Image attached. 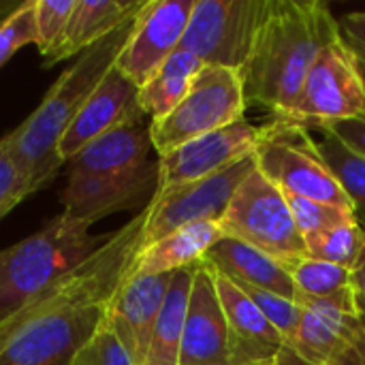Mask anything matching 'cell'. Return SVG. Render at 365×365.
<instances>
[{
  "mask_svg": "<svg viewBox=\"0 0 365 365\" xmlns=\"http://www.w3.org/2000/svg\"><path fill=\"white\" fill-rule=\"evenodd\" d=\"M145 210L113 233L77 269L0 325V365H73L107 319L139 252Z\"/></svg>",
  "mask_w": 365,
  "mask_h": 365,
  "instance_id": "cell-1",
  "label": "cell"
},
{
  "mask_svg": "<svg viewBox=\"0 0 365 365\" xmlns=\"http://www.w3.org/2000/svg\"><path fill=\"white\" fill-rule=\"evenodd\" d=\"M340 36V24L321 0H274L252 53L240 71L248 107L282 120L293 109L321 49Z\"/></svg>",
  "mask_w": 365,
  "mask_h": 365,
  "instance_id": "cell-2",
  "label": "cell"
},
{
  "mask_svg": "<svg viewBox=\"0 0 365 365\" xmlns=\"http://www.w3.org/2000/svg\"><path fill=\"white\" fill-rule=\"evenodd\" d=\"M150 124L133 122L90 141L66 160L64 214L94 225L115 212L148 205L158 188Z\"/></svg>",
  "mask_w": 365,
  "mask_h": 365,
  "instance_id": "cell-3",
  "label": "cell"
},
{
  "mask_svg": "<svg viewBox=\"0 0 365 365\" xmlns=\"http://www.w3.org/2000/svg\"><path fill=\"white\" fill-rule=\"evenodd\" d=\"M137 15L86 49L77 62L56 79L41 105L6 135L11 154L26 178L30 195L45 188L64 167L58 156V143L83 109L94 88L115 64L135 28Z\"/></svg>",
  "mask_w": 365,
  "mask_h": 365,
  "instance_id": "cell-4",
  "label": "cell"
},
{
  "mask_svg": "<svg viewBox=\"0 0 365 365\" xmlns=\"http://www.w3.org/2000/svg\"><path fill=\"white\" fill-rule=\"evenodd\" d=\"M68 214L47 220L30 237L0 250V325L11 321L101 248L107 235Z\"/></svg>",
  "mask_w": 365,
  "mask_h": 365,
  "instance_id": "cell-5",
  "label": "cell"
},
{
  "mask_svg": "<svg viewBox=\"0 0 365 365\" xmlns=\"http://www.w3.org/2000/svg\"><path fill=\"white\" fill-rule=\"evenodd\" d=\"M274 0H197L180 43L205 66L242 71Z\"/></svg>",
  "mask_w": 365,
  "mask_h": 365,
  "instance_id": "cell-6",
  "label": "cell"
},
{
  "mask_svg": "<svg viewBox=\"0 0 365 365\" xmlns=\"http://www.w3.org/2000/svg\"><path fill=\"white\" fill-rule=\"evenodd\" d=\"M218 225L222 235L250 244L278 261L306 255V242L284 192L257 167L237 186Z\"/></svg>",
  "mask_w": 365,
  "mask_h": 365,
  "instance_id": "cell-7",
  "label": "cell"
},
{
  "mask_svg": "<svg viewBox=\"0 0 365 365\" xmlns=\"http://www.w3.org/2000/svg\"><path fill=\"white\" fill-rule=\"evenodd\" d=\"M248 105L240 71L203 66L186 98L163 120L150 122V137L158 156L244 118Z\"/></svg>",
  "mask_w": 365,
  "mask_h": 365,
  "instance_id": "cell-8",
  "label": "cell"
},
{
  "mask_svg": "<svg viewBox=\"0 0 365 365\" xmlns=\"http://www.w3.org/2000/svg\"><path fill=\"white\" fill-rule=\"evenodd\" d=\"M257 169L282 192L351 207L340 184L323 163L314 137L299 124L272 120L255 150Z\"/></svg>",
  "mask_w": 365,
  "mask_h": 365,
  "instance_id": "cell-9",
  "label": "cell"
},
{
  "mask_svg": "<svg viewBox=\"0 0 365 365\" xmlns=\"http://www.w3.org/2000/svg\"><path fill=\"white\" fill-rule=\"evenodd\" d=\"M304 319L297 338L284 346L278 365H365V323L355 295L297 299Z\"/></svg>",
  "mask_w": 365,
  "mask_h": 365,
  "instance_id": "cell-10",
  "label": "cell"
},
{
  "mask_svg": "<svg viewBox=\"0 0 365 365\" xmlns=\"http://www.w3.org/2000/svg\"><path fill=\"white\" fill-rule=\"evenodd\" d=\"M364 109L365 90L357 60L340 34L321 49L293 109L280 122L314 130L338 120L361 118Z\"/></svg>",
  "mask_w": 365,
  "mask_h": 365,
  "instance_id": "cell-11",
  "label": "cell"
},
{
  "mask_svg": "<svg viewBox=\"0 0 365 365\" xmlns=\"http://www.w3.org/2000/svg\"><path fill=\"white\" fill-rule=\"evenodd\" d=\"M255 167L257 163L252 154L246 160L216 175L178 186L167 192H156L154 199L143 207L145 225L141 235V252L182 227L195 222H212V220L218 222L233 192Z\"/></svg>",
  "mask_w": 365,
  "mask_h": 365,
  "instance_id": "cell-12",
  "label": "cell"
},
{
  "mask_svg": "<svg viewBox=\"0 0 365 365\" xmlns=\"http://www.w3.org/2000/svg\"><path fill=\"white\" fill-rule=\"evenodd\" d=\"M265 126H255L246 118L197 137L163 156H158V188L167 192L216 175L255 154Z\"/></svg>",
  "mask_w": 365,
  "mask_h": 365,
  "instance_id": "cell-13",
  "label": "cell"
},
{
  "mask_svg": "<svg viewBox=\"0 0 365 365\" xmlns=\"http://www.w3.org/2000/svg\"><path fill=\"white\" fill-rule=\"evenodd\" d=\"M195 2L197 0H148L115 60V68L137 88H143L180 49Z\"/></svg>",
  "mask_w": 365,
  "mask_h": 365,
  "instance_id": "cell-14",
  "label": "cell"
},
{
  "mask_svg": "<svg viewBox=\"0 0 365 365\" xmlns=\"http://www.w3.org/2000/svg\"><path fill=\"white\" fill-rule=\"evenodd\" d=\"M143 120L148 118L139 105V88L113 64L60 139L58 156L66 165V160H71L90 141L113 128Z\"/></svg>",
  "mask_w": 365,
  "mask_h": 365,
  "instance_id": "cell-15",
  "label": "cell"
},
{
  "mask_svg": "<svg viewBox=\"0 0 365 365\" xmlns=\"http://www.w3.org/2000/svg\"><path fill=\"white\" fill-rule=\"evenodd\" d=\"M180 365H231L227 317L218 299L214 274L203 261L197 265L190 287Z\"/></svg>",
  "mask_w": 365,
  "mask_h": 365,
  "instance_id": "cell-16",
  "label": "cell"
},
{
  "mask_svg": "<svg viewBox=\"0 0 365 365\" xmlns=\"http://www.w3.org/2000/svg\"><path fill=\"white\" fill-rule=\"evenodd\" d=\"M173 274L128 276L107 308V325L124 344L135 365L143 364Z\"/></svg>",
  "mask_w": 365,
  "mask_h": 365,
  "instance_id": "cell-17",
  "label": "cell"
},
{
  "mask_svg": "<svg viewBox=\"0 0 365 365\" xmlns=\"http://www.w3.org/2000/svg\"><path fill=\"white\" fill-rule=\"evenodd\" d=\"M212 274L231 334V365L276 361L287 346L284 338L235 282Z\"/></svg>",
  "mask_w": 365,
  "mask_h": 365,
  "instance_id": "cell-18",
  "label": "cell"
},
{
  "mask_svg": "<svg viewBox=\"0 0 365 365\" xmlns=\"http://www.w3.org/2000/svg\"><path fill=\"white\" fill-rule=\"evenodd\" d=\"M203 263L235 284L263 289L297 302V289L282 263L250 244L222 235L210 248Z\"/></svg>",
  "mask_w": 365,
  "mask_h": 365,
  "instance_id": "cell-19",
  "label": "cell"
},
{
  "mask_svg": "<svg viewBox=\"0 0 365 365\" xmlns=\"http://www.w3.org/2000/svg\"><path fill=\"white\" fill-rule=\"evenodd\" d=\"M145 2L148 0H77L60 41L43 58L45 64H56L77 53L81 56L86 49L133 19Z\"/></svg>",
  "mask_w": 365,
  "mask_h": 365,
  "instance_id": "cell-20",
  "label": "cell"
},
{
  "mask_svg": "<svg viewBox=\"0 0 365 365\" xmlns=\"http://www.w3.org/2000/svg\"><path fill=\"white\" fill-rule=\"evenodd\" d=\"M218 240H222V229L214 220L182 227L139 252L128 276L173 274L178 269L197 265L205 259V255Z\"/></svg>",
  "mask_w": 365,
  "mask_h": 365,
  "instance_id": "cell-21",
  "label": "cell"
},
{
  "mask_svg": "<svg viewBox=\"0 0 365 365\" xmlns=\"http://www.w3.org/2000/svg\"><path fill=\"white\" fill-rule=\"evenodd\" d=\"M203 62L178 49L154 75L152 79L139 88V105L150 122H158L169 115L190 92L197 75L203 71Z\"/></svg>",
  "mask_w": 365,
  "mask_h": 365,
  "instance_id": "cell-22",
  "label": "cell"
},
{
  "mask_svg": "<svg viewBox=\"0 0 365 365\" xmlns=\"http://www.w3.org/2000/svg\"><path fill=\"white\" fill-rule=\"evenodd\" d=\"M199 265V263H197ZM197 265L173 272L171 287L141 365H180L182 331Z\"/></svg>",
  "mask_w": 365,
  "mask_h": 365,
  "instance_id": "cell-23",
  "label": "cell"
},
{
  "mask_svg": "<svg viewBox=\"0 0 365 365\" xmlns=\"http://www.w3.org/2000/svg\"><path fill=\"white\" fill-rule=\"evenodd\" d=\"M314 133V130H312ZM321 139H314L317 150L346 195L357 222L365 229V158L344 145L329 130H319Z\"/></svg>",
  "mask_w": 365,
  "mask_h": 365,
  "instance_id": "cell-24",
  "label": "cell"
},
{
  "mask_svg": "<svg viewBox=\"0 0 365 365\" xmlns=\"http://www.w3.org/2000/svg\"><path fill=\"white\" fill-rule=\"evenodd\" d=\"M291 276L297 299H334L353 293V272L312 259L308 255L280 261Z\"/></svg>",
  "mask_w": 365,
  "mask_h": 365,
  "instance_id": "cell-25",
  "label": "cell"
},
{
  "mask_svg": "<svg viewBox=\"0 0 365 365\" xmlns=\"http://www.w3.org/2000/svg\"><path fill=\"white\" fill-rule=\"evenodd\" d=\"M306 255L355 272L365 259V229L353 220L319 233L306 240Z\"/></svg>",
  "mask_w": 365,
  "mask_h": 365,
  "instance_id": "cell-26",
  "label": "cell"
},
{
  "mask_svg": "<svg viewBox=\"0 0 365 365\" xmlns=\"http://www.w3.org/2000/svg\"><path fill=\"white\" fill-rule=\"evenodd\" d=\"M284 197H287L293 220H295L304 242L319 233H325L334 227L357 220L353 207H346V205L312 201V199H304V197H295V195H287V192H284Z\"/></svg>",
  "mask_w": 365,
  "mask_h": 365,
  "instance_id": "cell-27",
  "label": "cell"
},
{
  "mask_svg": "<svg viewBox=\"0 0 365 365\" xmlns=\"http://www.w3.org/2000/svg\"><path fill=\"white\" fill-rule=\"evenodd\" d=\"M237 287L255 302V306L276 327V331L284 338L287 344H291L297 338L299 327H302V319H304V308L297 302L280 297V295L263 291V289L242 287V284H237Z\"/></svg>",
  "mask_w": 365,
  "mask_h": 365,
  "instance_id": "cell-28",
  "label": "cell"
},
{
  "mask_svg": "<svg viewBox=\"0 0 365 365\" xmlns=\"http://www.w3.org/2000/svg\"><path fill=\"white\" fill-rule=\"evenodd\" d=\"M36 45V0L19 4L0 21V68L24 45Z\"/></svg>",
  "mask_w": 365,
  "mask_h": 365,
  "instance_id": "cell-29",
  "label": "cell"
},
{
  "mask_svg": "<svg viewBox=\"0 0 365 365\" xmlns=\"http://www.w3.org/2000/svg\"><path fill=\"white\" fill-rule=\"evenodd\" d=\"M77 0H36V47L45 58L60 41Z\"/></svg>",
  "mask_w": 365,
  "mask_h": 365,
  "instance_id": "cell-30",
  "label": "cell"
},
{
  "mask_svg": "<svg viewBox=\"0 0 365 365\" xmlns=\"http://www.w3.org/2000/svg\"><path fill=\"white\" fill-rule=\"evenodd\" d=\"M73 365H135V361L105 321L92 340L79 351Z\"/></svg>",
  "mask_w": 365,
  "mask_h": 365,
  "instance_id": "cell-31",
  "label": "cell"
},
{
  "mask_svg": "<svg viewBox=\"0 0 365 365\" xmlns=\"http://www.w3.org/2000/svg\"><path fill=\"white\" fill-rule=\"evenodd\" d=\"M30 195V188L26 184V178L15 163L6 135L0 137V220L21 201Z\"/></svg>",
  "mask_w": 365,
  "mask_h": 365,
  "instance_id": "cell-32",
  "label": "cell"
},
{
  "mask_svg": "<svg viewBox=\"0 0 365 365\" xmlns=\"http://www.w3.org/2000/svg\"><path fill=\"white\" fill-rule=\"evenodd\" d=\"M314 130H329L336 135L344 145H349L353 152L365 158V120L364 118H349V120H338L325 126H319Z\"/></svg>",
  "mask_w": 365,
  "mask_h": 365,
  "instance_id": "cell-33",
  "label": "cell"
},
{
  "mask_svg": "<svg viewBox=\"0 0 365 365\" xmlns=\"http://www.w3.org/2000/svg\"><path fill=\"white\" fill-rule=\"evenodd\" d=\"M353 295H355L357 314L365 323V259L361 261V265L353 272Z\"/></svg>",
  "mask_w": 365,
  "mask_h": 365,
  "instance_id": "cell-34",
  "label": "cell"
},
{
  "mask_svg": "<svg viewBox=\"0 0 365 365\" xmlns=\"http://www.w3.org/2000/svg\"><path fill=\"white\" fill-rule=\"evenodd\" d=\"M340 34L344 38V43L357 53L365 58V30H357V28H344L340 26Z\"/></svg>",
  "mask_w": 365,
  "mask_h": 365,
  "instance_id": "cell-35",
  "label": "cell"
},
{
  "mask_svg": "<svg viewBox=\"0 0 365 365\" xmlns=\"http://www.w3.org/2000/svg\"><path fill=\"white\" fill-rule=\"evenodd\" d=\"M338 24H340V26H344V28L365 30V11L364 13H349V15H344Z\"/></svg>",
  "mask_w": 365,
  "mask_h": 365,
  "instance_id": "cell-36",
  "label": "cell"
},
{
  "mask_svg": "<svg viewBox=\"0 0 365 365\" xmlns=\"http://www.w3.org/2000/svg\"><path fill=\"white\" fill-rule=\"evenodd\" d=\"M353 51V49H351ZM355 53V51H353ZM355 60H357V68H359V75H361V81H364V90H365V58H361V56H357L355 53ZM365 120V109H364V115H361Z\"/></svg>",
  "mask_w": 365,
  "mask_h": 365,
  "instance_id": "cell-37",
  "label": "cell"
},
{
  "mask_svg": "<svg viewBox=\"0 0 365 365\" xmlns=\"http://www.w3.org/2000/svg\"><path fill=\"white\" fill-rule=\"evenodd\" d=\"M250 365H278L276 361H263V364H250Z\"/></svg>",
  "mask_w": 365,
  "mask_h": 365,
  "instance_id": "cell-38",
  "label": "cell"
}]
</instances>
